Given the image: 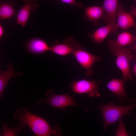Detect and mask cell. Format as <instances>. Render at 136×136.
I'll return each mask as SVG.
<instances>
[{
    "mask_svg": "<svg viewBox=\"0 0 136 136\" xmlns=\"http://www.w3.org/2000/svg\"><path fill=\"white\" fill-rule=\"evenodd\" d=\"M16 110L13 118L19 122V126L22 127L27 125L37 136H60L62 132L60 127L55 125L52 128L46 121L42 118L31 113L26 107Z\"/></svg>",
    "mask_w": 136,
    "mask_h": 136,
    "instance_id": "cell-1",
    "label": "cell"
},
{
    "mask_svg": "<svg viewBox=\"0 0 136 136\" xmlns=\"http://www.w3.org/2000/svg\"><path fill=\"white\" fill-rule=\"evenodd\" d=\"M114 41L111 40L108 43V47L112 54L117 57L116 64L123 74V80L125 84L128 80L133 81L132 75L130 67L131 61L133 58L131 48L119 47L114 43Z\"/></svg>",
    "mask_w": 136,
    "mask_h": 136,
    "instance_id": "cell-2",
    "label": "cell"
},
{
    "mask_svg": "<svg viewBox=\"0 0 136 136\" xmlns=\"http://www.w3.org/2000/svg\"><path fill=\"white\" fill-rule=\"evenodd\" d=\"M136 107V99L133 104L129 105H118L112 103L100 105L99 108L101 112L104 131L110 125L115 123L125 115L129 114Z\"/></svg>",
    "mask_w": 136,
    "mask_h": 136,
    "instance_id": "cell-3",
    "label": "cell"
},
{
    "mask_svg": "<svg viewBox=\"0 0 136 136\" xmlns=\"http://www.w3.org/2000/svg\"><path fill=\"white\" fill-rule=\"evenodd\" d=\"M45 98H41L37 102L38 105L47 104L55 108H59L65 111V108L70 106L82 107L78 104L68 93L57 95L55 94L52 89L48 90L45 94Z\"/></svg>",
    "mask_w": 136,
    "mask_h": 136,
    "instance_id": "cell-4",
    "label": "cell"
},
{
    "mask_svg": "<svg viewBox=\"0 0 136 136\" xmlns=\"http://www.w3.org/2000/svg\"><path fill=\"white\" fill-rule=\"evenodd\" d=\"M100 83V82L95 80L91 81L83 79L72 82L70 86L75 93L86 94L90 97L95 98L100 96L98 89Z\"/></svg>",
    "mask_w": 136,
    "mask_h": 136,
    "instance_id": "cell-5",
    "label": "cell"
},
{
    "mask_svg": "<svg viewBox=\"0 0 136 136\" xmlns=\"http://www.w3.org/2000/svg\"><path fill=\"white\" fill-rule=\"evenodd\" d=\"M73 53L79 64L86 70L85 75L86 76L93 74V65L95 62L100 61L101 59L100 56L92 54L83 48L74 51Z\"/></svg>",
    "mask_w": 136,
    "mask_h": 136,
    "instance_id": "cell-6",
    "label": "cell"
},
{
    "mask_svg": "<svg viewBox=\"0 0 136 136\" xmlns=\"http://www.w3.org/2000/svg\"><path fill=\"white\" fill-rule=\"evenodd\" d=\"M82 48L80 44L71 37L65 38L61 42L55 41L50 47L49 51L58 55L65 56Z\"/></svg>",
    "mask_w": 136,
    "mask_h": 136,
    "instance_id": "cell-7",
    "label": "cell"
},
{
    "mask_svg": "<svg viewBox=\"0 0 136 136\" xmlns=\"http://www.w3.org/2000/svg\"><path fill=\"white\" fill-rule=\"evenodd\" d=\"M117 24L122 29L126 30L131 27H136V25L132 15L124 10L122 6L118 5L116 14Z\"/></svg>",
    "mask_w": 136,
    "mask_h": 136,
    "instance_id": "cell-8",
    "label": "cell"
},
{
    "mask_svg": "<svg viewBox=\"0 0 136 136\" xmlns=\"http://www.w3.org/2000/svg\"><path fill=\"white\" fill-rule=\"evenodd\" d=\"M50 47L45 40L41 38H35L29 40L26 45L28 51L33 55L43 54L49 51Z\"/></svg>",
    "mask_w": 136,
    "mask_h": 136,
    "instance_id": "cell-9",
    "label": "cell"
},
{
    "mask_svg": "<svg viewBox=\"0 0 136 136\" xmlns=\"http://www.w3.org/2000/svg\"><path fill=\"white\" fill-rule=\"evenodd\" d=\"M8 69L6 71L0 70V98L2 100L4 99L3 95L4 90L10 79L12 77H16L21 76L23 73L20 72L17 73L13 68V64L10 63L8 64Z\"/></svg>",
    "mask_w": 136,
    "mask_h": 136,
    "instance_id": "cell-10",
    "label": "cell"
},
{
    "mask_svg": "<svg viewBox=\"0 0 136 136\" xmlns=\"http://www.w3.org/2000/svg\"><path fill=\"white\" fill-rule=\"evenodd\" d=\"M122 80L113 79L107 84V88L112 91L120 101H127V97L124 87V85Z\"/></svg>",
    "mask_w": 136,
    "mask_h": 136,
    "instance_id": "cell-11",
    "label": "cell"
},
{
    "mask_svg": "<svg viewBox=\"0 0 136 136\" xmlns=\"http://www.w3.org/2000/svg\"><path fill=\"white\" fill-rule=\"evenodd\" d=\"M34 0H24L25 4L19 11L17 18L16 23L22 26L25 25L28 19L30 11H34L37 4H33Z\"/></svg>",
    "mask_w": 136,
    "mask_h": 136,
    "instance_id": "cell-12",
    "label": "cell"
},
{
    "mask_svg": "<svg viewBox=\"0 0 136 136\" xmlns=\"http://www.w3.org/2000/svg\"><path fill=\"white\" fill-rule=\"evenodd\" d=\"M118 0H104L102 6L106 14L107 25L115 24Z\"/></svg>",
    "mask_w": 136,
    "mask_h": 136,
    "instance_id": "cell-13",
    "label": "cell"
},
{
    "mask_svg": "<svg viewBox=\"0 0 136 136\" xmlns=\"http://www.w3.org/2000/svg\"><path fill=\"white\" fill-rule=\"evenodd\" d=\"M118 27L117 24H109L100 27L95 31L91 35V38L94 42L99 43L102 42L111 33L115 32Z\"/></svg>",
    "mask_w": 136,
    "mask_h": 136,
    "instance_id": "cell-14",
    "label": "cell"
},
{
    "mask_svg": "<svg viewBox=\"0 0 136 136\" xmlns=\"http://www.w3.org/2000/svg\"><path fill=\"white\" fill-rule=\"evenodd\" d=\"M84 10L87 18L92 22L96 23L101 19L105 21L106 14L102 7H90L85 8Z\"/></svg>",
    "mask_w": 136,
    "mask_h": 136,
    "instance_id": "cell-15",
    "label": "cell"
},
{
    "mask_svg": "<svg viewBox=\"0 0 136 136\" xmlns=\"http://www.w3.org/2000/svg\"><path fill=\"white\" fill-rule=\"evenodd\" d=\"M136 41V36L127 32L120 33L115 41V44L119 47H123L131 44Z\"/></svg>",
    "mask_w": 136,
    "mask_h": 136,
    "instance_id": "cell-16",
    "label": "cell"
},
{
    "mask_svg": "<svg viewBox=\"0 0 136 136\" xmlns=\"http://www.w3.org/2000/svg\"><path fill=\"white\" fill-rule=\"evenodd\" d=\"M15 10L13 6L9 3L2 4L0 6V19L3 20L10 18L13 16Z\"/></svg>",
    "mask_w": 136,
    "mask_h": 136,
    "instance_id": "cell-17",
    "label": "cell"
},
{
    "mask_svg": "<svg viewBox=\"0 0 136 136\" xmlns=\"http://www.w3.org/2000/svg\"><path fill=\"white\" fill-rule=\"evenodd\" d=\"M4 133L2 136H16V134L21 130V127L18 126L15 128H11L4 124H2Z\"/></svg>",
    "mask_w": 136,
    "mask_h": 136,
    "instance_id": "cell-18",
    "label": "cell"
},
{
    "mask_svg": "<svg viewBox=\"0 0 136 136\" xmlns=\"http://www.w3.org/2000/svg\"><path fill=\"white\" fill-rule=\"evenodd\" d=\"M119 121V124L115 133V135L116 136H128V134L125 129L122 118L120 119Z\"/></svg>",
    "mask_w": 136,
    "mask_h": 136,
    "instance_id": "cell-19",
    "label": "cell"
},
{
    "mask_svg": "<svg viewBox=\"0 0 136 136\" xmlns=\"http://www.w3.org/2000/svg\"><path fill=\"white\" fill-rule=\"evenodd\" d=\"M62 2L67 3L75 7L79 8H83L82 4L81 3H78L75 0H60Z\"/></svg>",
    "mask_w": 136,
    "mask_h": 136,
    "instance_id": "cell-20",
    "label": "cell"
},
{
    "mask_svg": "<svg viewBox=\"0 0 136 136\" xmlns=\"http://www.w3.org/2000/svg\"><path fill=\"white\" fill-rule=\"evenodd\" d=\"M131 10L130 12V14L132 16L136 17V7L131 6Z\"/></svg>",
    "mask_w": 136,
    "mask_h": 136,
    "instance_id": "cell-21",
    "label": "cell"
},
{
    "mask_svg": "<svg viewBox=\"0 0 136 136\" xmlns=\"http://www.w3.org/2000/svg\"><path fill=\"white\" fill-rule=\"evenodd\" d=\"M4 32V28L1 25H0V39L3 36Z\"/></svg>",
    "mask_w": 136,
    "mask_h": 136,
    "instance_id": "cell-22",
    "label": "cell"
},
{
    "mask_svg": "<svg viewBox=\"0 0 136 136\" xmlns=\"http://www.w3.org/2000/svg\"><path fill=\"white\" fill-rule=\"evenodd\" d=\"M132 71L136 76V62L132 68Z\"/></svg>",
    "mask_w": 136,
    "mask_h": 136,
    "instance_id": "cell-23",
    "label": "cell"
},
{
    "mask_svg": "<svg viewBox=\"0 0 136 136\" xmlns=\"http://www.w3.org/2000/svg\"><path fill=\"white\" fill-rule=\"evenodd\" d=\"M132 49L134 52H136V42L135 44L132 47Z\"/></svg>",
    "mask_w": 136,
    "mask_h": 136,
    "instance_id": "cell-24",
    "label": "cell"
},
{
    "mask_svg": "<svg viewBox=\"0 0 136 136\" xmlns=\"http://www.w3.org/2000/svg\"></svg>",
    "mask_w": 136,
    "mask_h": 136,
    "instance_id": "cell-25",
    "label": "cell"
},
{
    "mask_svg": "<svg viewBox=\"0 0 136 136\" xmlns=\"http://www.w3.org/2000/svg\"></svg>",
    "mask_w": 136,
    "mask_h": 136,
    "instance_id": "cell-26",
    "label": "cell"
}]
</instances>
